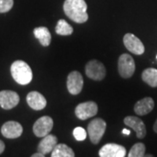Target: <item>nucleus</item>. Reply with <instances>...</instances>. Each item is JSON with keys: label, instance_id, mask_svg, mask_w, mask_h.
I'll return each mask as SVG.
<instances>
[{"label": "nucleus", "instance_id": "obj_1", "mask_svg": "<svg viewBox=\"0 0 157 157\" xmlns=\"http://www.w3.org/2000/svg\"><path fill=\"white\" fill-rule=\"evenodd\" d=\"M65 14L73 22L82 24L87 21V6L85 0H66L63 6Z\"/></svg>", "mask_w": 157, "mask_h": 157}, {"label": "nucleus", "instance_id": "obj_2", "mask_svg": "<svg viewBox=\"0 0 157 157\" xmlns=\"http://www.w3.org/2000/svg\"><path fill=\"white\" fill-rule=\"evenodd\" d=\"M11 73L14 80L19 85H27L33 79L32 69L23 60H16L11 64Z\"/></svg>", "mask_w": 157, "mask_h": 157}, {"label": "nucleus", "instance_id": "obj_3", "mask_svg": "<svg viewBox=\"0 0 157 157\" xmlns=\"http://www.w3.org/2000/svg\"><path fill=\"white\" fill-rule=\"evenodd\" d=\"M107 128L106 121L101 119H94L87 126V133L89 135L90 140L94 144H98L101 141L102 136L105 134Z\"/></svg>", "mask_w": 157, "mask_h": 157}, {"label": "nucleus", "instance_id": "obj_4", "mask_svg": "<svg viewBox=\"0 0 157 157\" xmlns=\"http://www.w3.org/2000/svg\"><path fill=\"white\" fill-rule=\"evenodd\" d=\"M118 71L122 78L132 77L135 71V63L133 57L128 53L121 54L118 60Z\"/></svg>", "mask_w": 157, "mask_h": 157}, {"label": "nucleus", "instance_id": "obj_5", "mask_svg": "<svg viewBox=\"0 0 157 157\" xmlns=\"http://www.w3.org/2000/svg\"><path fill=\"white\" fill-rule=\"evenodd\" d=\"M86 74L88 78L100 81L106 76V68L101 61L93 59L86 65Z\"/></svg>", "mask_w": 157, "mask_h": 157}, {"label": "nucleus", "instance_id": "obj_6", "mask_svg": "<svg viewBox=\"0 0 157 157\" xmlns=\"http://www.w3.org/2000/svg\"><path fill=\"white\" fill-rule=\"evenodd\" d=\"M98 113V106L94 101H86L78 104L75 108V114L79 120H87L95 116Z\"/></svg>", "mask_w": 157, "mask_h": 157}, {"label": "nucleus", "instance_id": "obj_7", "mask_svg": "<svg viewBox=\"0 0 157 157\" xmlns=\"http://www.w3.org/2000/svg\"><path fill=\"white\" fill-rule=\"evenodd\" d=\"M53 128V121L49 116H42L33 125V133L37 137H45L49 135Z\"/></svg>", "mask_w": 157, "mask_h": 157}, {"label": "nucleus", "instance_id": "obj_8", "mask_svg": "<svg viewBox=\"0 0 157 157\" xmlns=\"http://www.w3.org/2000/svg\"><path fill=\"white\" fill-rule=\"evenodd\" d=\"M83 85H84L83 77L79 72L73 71L69 73V75L67 76V90L71 94L73 95L78 94L82 91Z\"/></svg>", "mask_w": 157, "mask_h": 157}, {"label": "nucleus", "instance_id": "obj_9", "mask_svg": "<svg viewBox=\"0 0 157 157\" xmlns=\"http://www.w3.org/2000/svg\"><path fill=\"white\" fill-rule=\"evenodd\" d=\"M123 43L126 48L135 55H141L145 52L144 45L135 35L127 33L124 35Z\"/></svg>", "mask_w": 157, "mask_h": 157}, {"label": "nucleus", "instance_id": "obj_10", "mask_svg": "<svg viewBox=\"0 0 157 157\" xmlns=\"http://www.w3.org/2000/svg\"><path fill=\"white\" fill-rule=\"evenodd\" d=\"M19 96L16 92L4 90L0 92V106L5 110H10L19 103Z\"/></svg>", "mask_w": 157, "mask_h": 157}, {"label": "nucleus", "instance_id": "obj_11", "mask_svg": "<svg viewBox=\"0 0 157 157\" xmlns=\"http://www.w3.org/2000/svg\"><path fill=\"white\" fill-rule=\"evenodd\" d=\"M1 133L7 139H16L20 137L23 133L21 124L17 121H10L4 124L1 128Z\"/></svg>", "mask_w": 157, "mask_h": 157}, {"label": "nucleus", "instance_id": "obj_12", "mask_svg": "<svg viewBox=\"0 0 157 157\" xmlns=\"http://www.w3.org/2000/svg\"><path fill=\"white\" fill-rule=\"evenodd\" d=\"M127 155L126 148L115 143H108L101 147L99 151L101 157H124Z\"/></svg>", "mask_w": 157, "mask_h": 157}, {"label": "nucleus", "instance_id": "obj_13", "mask_svg": "<svg viewBox=\"0 0 157 157\" xmlns=\"http://www.w3.org/2000/svg\"><path fill=\"white\" fill-rule=\"evenodd\" d=\"M124 123L135 130L137 138L143 139L146 136V126L140 118L135 116H127L124 119Z\"/></svg>", "mask_w": 157, "mask_h": 157}, {"label": "nucleus", "instance_id": "obj_14", "mask_svg": "<svg viewBox=\"0 0 157 157\" xmlns=\"http://www.w3.org/2000/svg\"><path fill=\"white\" fill-rule=\"evenodd\" d=\"M26 101H27L29 107L36 111L44 109L47 104L45 97L40 93L36 92V91H33V92L29 93L26 96Z\"/></svg>", "mask_w": 157, "mask_h": 157}, {"label": "nucleus", "instance_id": "obj_15", "mask_svg": "<svg viewBox=\"0 0 157 157\" xmlns=\"http://www.w3.org/2000/svg\"><path fill=\"white\" fill-rule=\"evenodd\" d=\"M155 107V102L151 97H146L135 103L134 110L136 114L142 116L151 112Z\"/></svg>", "mask_w": 157, "mask_h": 157}, {"label": "nucleus", "instance_id": "obj_16", "mask_svg": "<svg viewBox=\"0 0 157 157\" xmlns=\"http://www.w3.org/2000/svg\"><path fill=\"white\" fill-rule=\"evenodd\" d=\"M57 137L53 135H47L43 138V140H40L38 146V151L42 153V154H49L52 153L53 148L57 145Z\"/></svg>", "mask_w": 157, "mask_h": 157}, {"label": "nucleus", "instance_id": "obj_17", "mask_svg": "<svg viewBox=\"0 0 157 157\" xmlns=\"http://www.w3.org/2000/svg\"><path fill=\"white\" fill-rule=\"evenodd\" d=\"M33 34L36 39H39V43L43 46H48L51 44V39H52V36H51L49 30L41 26V27H37L34 29Z\"/></svg>", "mask_w": 157, "mask_h": 157}, {"label": "nucleus", "instance_id": "obj_18", "mask_svg": "<svg viewBox=\"0 0 157 157\" xmlns=\"http://www.w3.org/2000/svg\"><path fill=\"white\" fill-rule=\"evenodd\" d=\"M75 155L73 150L66 144H57L52 151V157H73Z\"/></svg>", "mask_w": 157, "mask_h": 157}, {"label": "nucleus", "instance_id": "obj_19", "mask_svg": "<svg viewBox=\"0 0 157 157\" xmlns=\"http://www.w3.org/2000/svg\"><path fill=\"white\" fill-rule=\"evenodd\" d=\"M142 80L152 87H157V69L147 68L141 74Z\"/></svg>", "mask_w": 157, "mask_h": 157}, {"label": "nucleus", "instance_id": "obj_20", "mask_svg": "<svg viewBox=\"0 0 157 157\" xmlns=\"http://www.w3.org/2000/svg\"><path fill=\"white\" fill-rule=\"evenodd\" d=\"M55 32L57 34L61 36H68L73 33V28L66 20L60 19L57 24Z\"/></svg>", "mask_w": 157, "mask_h": 157}, {"label": "nucleus", "instance_id": "obj_21", "mask_svg": "<svg viewBox=\"0 0 157 157\" xmlns=\"http://www.w3.org/2000/svg\"><path fill=\"white\" fill-rule=\"evenodd\" d=\"M145 150H146V147L143 143L138 142L135 143L134 146L132 147V148L130 149L128 156V157H142L145 156Z\"/></svg>", "mask_w": 157, "mask_h": 157}, {"label": "nucleus", "instance_id": "obj_22", "mask_svg": "<svg viewBox=\"0 0 157 157\" xmlns=\"http://www.w3.org/2000/svg\"><path fill=\"white\" fill-rule=\"evenodd\" d=\"M13 0H0V13H6L13 7Z\"/></svg>", "mask_w": 157, "mask_h": 157}, {"label": "nucleus", "instance_id": "obj_23", "mask_svg": "<svg viewBox=\"0 0 157 157\" xmlns=\"http://www.w3.org/2000/svg\"><path fill=\"white\" fill-rule=\"evenodd\" d=\"M73 136L77 140H84L86 138V132L83 128L78 127L73 130Z\"/></svg>", "mask_w": 157, "mask_h": 157}, {"label": "nucleus", "instance_id": "obj_24", "mask_svg": "<svg viewBox=\"0 0 157 157\" xmlns=\"http://www.w3.org/2000/svg\"><path fill=\"white\" fill-rule=\"evenodd\" d=\"M5 148H6V146H5V143L0 140V155L5 151Z\"/></svg>", "mask_w": 157, "mask_h": 157}, {"label": "nucleus", "instance_id": "obj_25", "mask_svg": "<svg viewBox=\"0 0 157 157\" xmlns=\"http://www.w3.org/2000/svg\"><path fill=\"white\" fill-rule=\"evenodd\" d=\"M45 155L44 154H42V153H40V152H38V153H36V154H33L32 157H44Z\"/></svg>", "mask_w": 157, "mask_h": 157}, {"label": "nucleus", "instance_id": "obj_26", "mask_svg": "<svg viewBox=\"0 0 157 157\" xmlns=\"http://www.w3.org/2000/svg\"><path fill=\"white\" fill-rule=\"evenodd\" d=\"M122 133H123L124 135H130V131H129L128 129H123V130H122Z\"/></svg>", "mask_w": 157, "mask_h": 157}, {"label": "nucleus", "instance_id": "obj_27", "mask_svg": "<svg viewBox=\"0 0 157 157\" xmlns=\"http://www.w3.org/2000/svg\"><path fill=\"white\" fill-rule=\"evenodd\" d=\"M154 131L157 134V120L155 122V124H154Z\"/></svg>", "mask_w": 157, "mask_h": 157}, {"label": "nucleus", "instance_id": "obj_28", "mask_svg": "<svg viewBox=\"0 0 157 157\" xmlns=\"http://www.w3.org/2000/svg\"><path fill=\"white\" fill-rule=\"evenodd\" d=\"M156 59H157V56H156Z\"/></svg>", "mask_w": 157, "mask_h": 157}]
</instances>
